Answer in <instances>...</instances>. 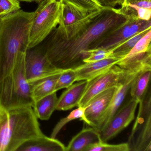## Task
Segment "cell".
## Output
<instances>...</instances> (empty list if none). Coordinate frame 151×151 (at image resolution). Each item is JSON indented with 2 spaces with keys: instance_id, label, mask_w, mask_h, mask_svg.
<instances>
[{
  "instance_id": "1",
  "label": "cell",
  "mask_w": 151,
  "mask_h": 151,
  "mask_svg": "<svg viewBox=\"0 0 151 151\" xmlns=\"http://www.w3.org/2000/svg\"><path fill=\"white\" fill-rule=\"evenodd\" d=\"M129 16L122 9L105 7L75 23L59 25L49 35L43 51L57 68L75 69L84 63L83 52L93 49L99 40L124 24Z\"/></svg>"
},
{
  "instance_id": "2",
  "label": "cell",
  "mask_w": 151,
  "mask_h": 151,
  "mask_svg": "<svg viewBox=\"0 0 151 151\" xmlns=\"http://www.w3.org/2000/svg\"><path fill=\"white\" fill-rule=\"evenodd\" d=\"M34 12L19 10L1 17L0 83L13 70L18 57L29 49V35Z\"/></svg>"
},
{
  "instance_id": "3",
  "label": "cell",
  "mask_w": 151,
  "mask_h": 151,
  "mask_svg": "<svg viewBox=\"0 0 151 151\" xmlns=\"http://www.w3.org/2000/svg\"><path fill=\"white\" fill-rule=\"evenodd\" d=\"M44 135L31 107H0V151H16L26 141Z\"/></svg>"
},
{
  "instance_id": "4",
  "label": "cell",
  "mask_w": 151,
  "mask_h": 151,
  "mask_svg": "<svg viewBox=\"0 0 151 151\" xmlns=\"http://www.w3.org/2000/svg\"><path fill=\"white\" fill-rule=\"evenodd\" d=\"M26 55L18 57L11 73L0 83V107L11 109L34 106L25 73Z\"/></svg>"
},
{
  "instance_id": "5",
  "label": "cell",
  "mask_w": 151,
  "mask_h": 151,
  "mask_svg": "<svg viewBox=\"0 0 151 151\" xmlns=\"http://www.w3.org/2000/svg\"><path fill=\"white\" fill-rule=\"evenodd\" d=\"M60 3L59 0H43L40 3L32 21L29 49L37 46L59 25Z\"/></svg>"
},
{
  "instance_id": "6",
  "label": "cell",
  "mask_w": 151,
  "mask_h": 151,
  "mask_svg": "<svg viewBox=\"0 0 151 151\" xmlns=\"http://www.w3.org/2000/svg\"><path fill=\"white\" fill-rule=\"evenodd\" d=\"M139 104L137 116L128 139L130 151H151V93L150 86Z\"/></svg>"
},
{
  "instance_id": "7",
  "label": "cell",
  "mask_w": 151,
  "mask_h": 151,
  "mask_svg": "<svg viewBox=\"0 0 151 151\" xmlns=\"http://www.w3.org/2000/svg\"><path fill=\"white\" fill-rule=\"evenodd\" d=\"M131 10V13L128 11L129 16L126 22L99 40L93 49L102 48L111 51L138 33L151 29V20L139 19L136 11L132 9Z\"/></svg>"
},
{
  "instance_id": "8",
  "label": "cell",
  "mask_w": 151,
  "mask_h": 151,
  "mask_svg": "<svg viewBox=\"0 0 151 151\" xmlns=\"http://www.w3.org/2000/svg\"><path fill=\"white\" fill-rule=\"evenodd\" d=\"M127 74L128 70H124L115 64L108 70L88 81L78 107H85L89 101L99 93L110 87L122 84Z\"/></svg>"
},
{
  "instance_id": "9",
  "label": "cell",
  "mask_w": 151,
  "mask_h": 151,
  "mask_svg": "<svg viewBox=\"0 0 151 151\" xmlns=\"http://www.w3.org/2000/svg\"><path fill=\"white\" fill-rule=\"evenodd\" d=\"M26 77L29 83L61 73L49 61L43 50L34 49L26 53L25 60Z\"/></svg>"
},
{
  "instance_id": "10",
  "label": "cell",
  "mask_w": 151,
  "mask_h": 151,
  "mask_svg": "<svg viewBox=\"0 0 151 151\" xmlns=\"http://www.w3.org/2000/svg\"><path fill=\"white\" fill-rule=\"evenodd\" d=\"M138 103L136 100L132 98L120 107L105 128L99 132L101 141L107 142L112 139L131 123L135 117Z\"/></svg>"
},
{
  "instance_id": "11",
  "label": "cell",
  "mask_w": 151,
  "mask_h": 151,
  "mask_svg": "<svg viewBox=\"0 0 151 151\" xmlns=\"http://www.w3.org/2000/svg\"><path fill=\"white\" fill-rule=\"evenodd\" d=\"M119 86H113L103 91L89 101L85 107V116L87 124L95 129L97 128Z\"/></svg>"
},
{
  "instance_id": "12",
  "label": "cell",
  "mask_w": 151,
  "mask_h": 151,
  "mask_svg": "<svg viewBox=\"0 0 151 151\" xmlns=\"http://www.w3.org/2000/svg\"><path fill=\"white\" fill-rule=\"evenodd\" d=\"M141 70H128V74L124 81L118 86L107 110L101 119L96 129L99 132L105 128L114 114L120 108L129 91L133 79Z\"/></svg>"
},
{
  "instance_id": "13",
  "label": "cell",
  "mask_w": 151,
  "mask_h": 151,
  "mask_svg": "<svg viewBox=\"0 0 151 151\" xmlns=\"http://www.w3.org/2000/svg\"><path fill=\"white\" fill-rule=\"evenodd\" d=\"M120 60L110 57L98 61L83 63L74 69L76 74V81L86 80L88 82L108 70Z\"/></svg>"
},
{
  "instance_id": "14",
  "label": "cell",
  "mask_w": 151,
  "mask_h": 151,
  "mask_svg": "<svg viewBox=\"0 0 151 151\" xmlns=\"http://www.w3.org/2000/svg\"><path fill=\"white\" fill-rule=\"evenodd\" d=\"M88 81L82 80L67 88L58 99L55 110L64 111L78 106L84 93Z\"/></svg>"
},
{
  "instance_id": "15",
  "label": "cell",
  "mask_w": 151,
  "mask_h": 151,
  "mask_svg": "<svg viewBox=\"0 0 151 151\" xmlns=\"http://www.w3.org/2000/svg\"><path fill=\"white\" fill-rule=\"evenodd\" d=\"M16 151H66V146L56 138L45 135L26 141Z\"/></svg>"
},
{
  "instance_id": "16",
  "label": "cell",
  "mask_w": 151,
  "mask_h": 151,
  "mask_svg": "<svg viewBox=\"0 0 151 151\" xmlns=\"http://www.w3.org/2000/svg\"><path fill=\"white\" fill-rule=\"evenodd\" d=\"M101 140L99 132L95 128L83 129L72 138L66 146V151H85L89 146Z\"/></svg>"
},
{
  "instance_id": "17",
  "label": "cell",
  "mask_w": 151,
  "mask_h": 151,
  "mask_svg": "<svg viewBox=\"0 0 151 151\" xmlns=\"http://www.w3.org/2000/svg\"><path fill=\"white\" fill-rule=\"evenodd\" d=\"M60 3V14L59 25L66 26L81 21L90 13L67 1L59 0Z\"/></svg>"
},
{
  "instance_id": "18",
  "label": "cell",
  "mask_w": 151,
  "mask_h": 151,
  "mask_svg": "<svg viewBox=\"0 0 151 151\" xmlns=\"http://www.w3.org/2000/svg\"><path fill=\"white\" fill-rule=\"evenodd\" d=\"M60 74H55L30 83L32 95L34 102L56 92L55 87Z\"/></svg>"
},
{
  "instance_id": "19",
  "label": "cell",
  "mask_w": 151,
  "mask_h": 151,
  "mask_svg": "<svg viewBox=\"0 0 151 151\" xmlns=\"http://www.w3.org/2000/svg\"><path fill=\"white\" fill-rule=\"evenodd\" d=\"M151 76V68L143 70L138 73L132 83L129 90L131 96L138 103L143 99L150 86Z\"/></svg>"
},
{
  "instance_id": "20",
  "label": "cell",
  "mask_w": 151,
  "mask_h": 151,
  "mask_svg": "<svg viewBox=\"0 0 151 151\" xmlns=\"http://www.w3.org/2000/svg\"><path fill=\"white\" fill-rule=\"evenodd\" d=\"M58 99L56 92H54L36 101L32 108L37 118L48 120L55 110Z\"/></svg>"
},
{
  "instance_id": "21",
  "label": "cell",
  "mask_w": 151,
  "mask_h": 151,
  "mask_svg": "<svg viewBox=\"0 0 151 151\" xmlns=\"http://www.w3.org/2000/svg\"><path fill=\"white\" fill-rule=\"evenodd\" d=\"M151 29H147L144 31L138 33L115 47L111 50L112 54L111 57H114L120 60L123 59L130 52L138 40Z\"/></svg>"
},
{
  "instance_id": "22",
  "label": "cell",
  "mask_w": 151,
  "mask_h": 151,
  "mask_svg": "<svg viewBox=\"0 0 151 151\" xmlns=\"http://www.w3.org/2000/svg\"><path fill=\"white\" fill-rule=\"evenodd\" d=\"M84 113L85 108L81 107H78L76 109L71 111L69 114L66 117L61 119L55 125L52 132L51 137L55 138L63 127L67 124L68 122L73 120L79 119L83 121L87 124V122Z\"/></svg>"
},
{
  "instance_id": "23",
  "label": "cell",
  "mask_w": 151,
  "mask_h": 151,
  "mask_svg": "<svg viewBox=\"0 0 151 151\" xmlns=\"http://www.w3.org/2000/svg\"><path fill=\"white\" fill-rule=\"evenodd\" d=\"M151 29L138 40L130 52L124 58L134 57L151 51Z\"/></svg>"
},
{
  "instance_id": "24",
  "label": "cell",
  "mask_w": 151,
  "mask_h": 151,
  "mask_svg": "<svg viewBox=\"0 0 151 151\" xmlns=\"http://www.w3.org/2000/svg\"><path fill=\"white\" fill-rule=\"evenodd\" d=\"M128 143L117 145L107 144L101 140L98 143L89 146L85 151H129Z\"/></svg>"
},
{
  "instance_id": "25",
  "label": "cell",
  "mask_w": 151,
  "mask_h": 151,
  "mask_svg": "<svg viewBox=\"0 0 151 151\" xmlns=\"http://www.w3.org/2000/svg\"><path fill=\"white\" fill-rule=\"evenodd\" d=\"M76 74L74 69L63 70L57 80L55 87V91L68 88L73 84L75 81H76Z\"/></svg>"
},
{
  "instance_id": "26",
  "label": "cell",
  "mask_w": 151,
  "mask_h": 151,
  "mask_svg": "<svg viewBox=\"0 0 151 151\" xmlns=\"http://www.w3.org/2000/svg\"><path fill=\"white\" fill-rule=\"evenodd\" d=\"M112 51L102 49L96 48L85 51L82 53L83 62L85 63L93 62L98 61L111 57Z\"/></svg>"
},
{
  "instance_id": "27",
  "label": "cell",
  "mask_w": 151,
  "mask_h": 151,
  "mask_svg": "<svg viewBox=\"0 0 151 151\" xmlns=\"http://www.w3.org/2000/svg\"><path fill=\"white\" fill-rule=\"evenodd\" d=\"M71 3L89 13L104 8L99 0H62Z\"/></svg>"
},
{
  "instance_id": "28",
  "label": "cell",
  "mask_w": 151,
  "mask_h": 151,
  "mask_svg": "<svg viewBox=\"0 0 151 151\" xmlns=\"http://www.w3.org/2000/svg\"><path fill=\"white\" fill-rule=\"evenodd\" d=\"M4 16L17 12L21 9L20 2L17 0H0Z\"/></svg>"
},
{
  "instance_id": "29",
  "label": "cell",
  "mask_w": 151,
  "mask_h": 151,
  "mask_svg": "<svg viewBox=\"0 0 151 151\" xmlns=\"http://www.w3.org/2000/svg\"><path fill=\"white\" fill-rule=\"evenodd\" d=\"M128 7L134 9L136 11L137 16L139 19L145 21H149L151 20V9H147L139 7L133 4H128L127 7L124 9H126Z\"/></svg>"
},
{
  "instance_id": "30",
  "label": "cell",
  "mask_w": 151,
  "mask_h": 151,
  "mask_svg": "<svg viewBox=\"0 0 151 151\" xmlns=\"http://www.w3.org/2000/svg\"><path fill=\"white\" fill-rule=\"evenodd\" d=\"M104 7L115 8L117 6H122L124 0H99Z\"/></svg>"
},
{
  "instance_id": "31",
  "label": "cell",
  "mask_w": 151,
  "mask_h": 151,
  "mask_svg": "<svg viewBox=\"0 0 151 151\" xmlns=\"http://www.w3.org/2000/svg\"><path fill=\"white\" fill-rule=\"evenodd\" d=\"M131 4H134L139 7L151 9V0H143Z\"/></svg>"
},
{
  "instance_id": "32",
  "label": "cell",
  "mask_w": 151,
  "mask_h": 151,
  "mask_svg": "<svg viewBox=\"0 0 151 151\" xmlns=\"http://www.w3.org/2000/svg\"><path fill=\"white\" fill-rule=\"evenodd\" d=\"M143 0H124L122 6V8H126L128 4L131 3H133L137 1H140Z\"/></svg>"
},
{
  "instance_id": "33",
  "label": "cell",
  "mask_w": 151,
  "mask_h": 151,
  "mask_svg": "<svg viewBox=\"0 0 151 151\" xmlns=\"http://www.w3.org/2000/svg\"><path fill=\"white\" fill-rule=\"evenodd\" d=\"M4 16V13H3V10H2V8H1V3H0V17Z\"/></svg>"
},
{
  "instance_id": "34",
  "label": "cell",
  "mask_w": 151,
  "mask_h": 151,
  "mask_svg": "<svg viewBox=\"0 0 151 151\" xmlns=\"http://www.w3.org/2000/svg\"><path fill=\"white\" fill-rule=\"evenodd\" d=\"M19 2L20 1H22V2H31L33 1V0H17Z\"/></svg>"
},
{
  "instance_id": "35",
  "label": "cell",
  "mask_w": 151,
  "mask_h": 151,
  "mask_svg": "<svg viewBox=\"0 0 151 151\" xmlns=\"http://www.w3.org/2000/svg\"><path fill=\"white\" fill-rule=\"evenodd\" d=\"M43 0H33V1L37 2V3H40L41 1H43Z\"/></svg>"
},
{
  "instance_id": "36",
  "label": "cell",
  "mask_w": 151,
  "mask_h": 151,
  "mask_svg": "<svg viewBox=\"0 0 151 151\" xmlns=\"http://www.w3.org/2000/svg\"><path fill=\"white\" fill-rule=\"evenodd\" d=\"M1 17H0V32H1Z\"/></svg>"
}]
</instances>
